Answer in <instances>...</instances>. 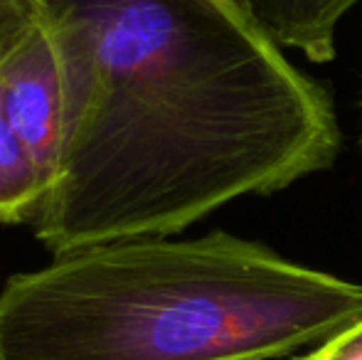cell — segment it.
Instances as JSON below:
<instances>
[{
    "label": "cell",
    "instance_id": "obj_6",
    "mask_svg": "<svg viewBox=\"0 0 362 360\" xmlns=\"http://www.w3.org/2000/svg\"><path fill=\"white\" fill-rule=\"evenodd\" d=\"M42 23V0H0V72Z\"/></svg>",
    "mask_w": 362,
    "mask_h": 360
},
{
    "label": "cell",
    "instance_id": "obj_1",
    "mask_svg": "<svg viewBox=\"0 0 362 360\" xmlns=\"http://www.w3.org/2000/svg\"><path fill=\"white\" fill-rule=\"evenodd\" d=\"M64 72L54 257L173 237L335 163L330 94L234 0H42Z\"/></svg>",
    "mask_w": 362,
    "mask_h": 360
},
{
    "label": "cell",
    "instance_id": "obj_5",
    "mask_svg": "<svg viewBox=\"0 0 362 360\" xmlns=\"http://www.w3.org/2000/svg\"><path fill=\"white\" fill-rule=\"evenodd\" d=\"M45 202L47 187L42 175L0 99V225H35Z\"/></svg>",
    "mask_w": 362,
    "mask_h": 360
},
{
    "label": "cell",
    "instance_id": "obj_7",
    "mask_svg": "<svg viewBox=\"0 0 362 360\" xmlns=\"http://www.w3.org/2000/svg\"><path fill=\"white\" fill-rule=\"evenodd\" d=\"M298 360H362V318Z\"/></svg>",
    "mask_w": 362,
    "mask_h": 360
},
{
    "label": "cell",
    "instance_id": "obj_2",
    "mask_svg": "<svg viewBox=\"0 0 362 360\" xmlns=\"http://www.w3.org/2000/svg\"><path fill=\"white\" fill-rule=\"evenodd\" d=\"M362 318V284L215 230L54 257L0 289V360H272Z\"/></svg>",
    "mask_w": 362,
    "mask_h": 360
},
{
    "label": "cell",
    "instance_id": "obj_3",
    "mask_svg": "<svg viewBox=\"0 0 362 360\" xmlns=\"http://www.w3.org/2000/svg\"><path fill=\"white\" fill-rule=\"evenodd\" d=\"M0 99L15 134L37 166L47 197L62 163L64 146V72L57 42L42 23L0 72Z\"/></svg>",
    "mask_w": 362,
    "mask_h": 360
},
{
    "label": "cell",
    "instance_id": "obj_4",
    "mask_svg": "<svg viewBox=\"0 0 362 360\" xmlns=\"http://www.w3.org/2000/svg\"><path fill=\"white\" fill-rule=\"evenodd\" d=\"M284 50L310 62H330L343 20L362 0H234Z\"/></svg>",
    "mask_w": 362,
    "mask_h": 360
}]
</instances>
